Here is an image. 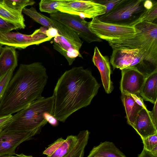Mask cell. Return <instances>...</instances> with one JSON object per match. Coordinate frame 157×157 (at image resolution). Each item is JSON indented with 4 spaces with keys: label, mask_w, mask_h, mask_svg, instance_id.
Segmentation results:
<instances>
[{
    "label": "cell",
    "mask_w": 157,
    "mask_h": 157,
    "mask_svg": "<svg viewBox=\"0 0 157 157\" xmlns=\"http://www.w3.org/2000/svg\"><path fill=\"white\" fill-rule=\"evenodd\" d=\"M100 87L90 69L74 67L65 71L54 89L52 115L65 122L74 112L90 104Z\"/></svg>",
    "instance_id": "obj_1"
},
{
    "label": "cell",
    "mask_w": 157,
    "mask_h": 157,
    "mask_svg": "<svg viewBox=\"0 0 157 157\" xmlns=\"http://www.w3.org/2000/svg\"><path fill=\"white\" fill-rule=\"evenodd\" d=\"M48 79L41 62L21 64L0 102V116L16 113L42 97Z\"/></svg>",
    "instance_id": "obj_2"
},
{
    "label": "cell",
    "mask_w": 157,
    "mask_h": 157,
    "mask_svg": "<svg viewBox=\"0 0 157 157\" xmlns=\"http://www.w3.org/2000/svg\"><path fill=\"white\" fill-rule=\"evenodd\" d=\"M54 101L52 95L47 98L42 97L13 115L11 121L2 129L30 132L35 135L39 134L47 123L44 118V113L52 114Z\"/></svg>",
    "instance_id": "obj_3"
},
{
    "label": "cell",
    "mask_w": 157,
    "mask_h": 157,
    "mask_svg": "<svg viewBox=\"0 0 157 157\" xmlns=\"http://www.w3.org/2000/svg\"><path fill=\"white\" fill-rule=\"evenodd\" d=\"M133 26L139 32L132 38L108 41L112 48L137 49L143 55L144 60L157 67V24L141 22Z\"/></svg>",
    "instance_id": "obj_4"
},
{
    "label": "cell",
    "mask_w": 157,
    "mask_h": 157,
    "mask_svg": "<svg viewBox=\"0 0 157 157\" xmlns=\"http://www.w3.org/2000/svg\"><path fill=\"white\" fill-rule=\"evenodd\" d=\"M50 20L52 27L56 28L58 32L52 40L54 49L66 59L69 65L77 57L83 58L80 52L83 41L78 35L68 27L50 18Z\"/></svg>",
    "instance_id": "obj_5"
},
{
    "label": "cell",
    "mask_w": 157,
    "mask_h": 157,
    "mask_svg": "<svg viewBox=\"0 0 157 157\" xmlns=\"http://www.w3.org/2000/svg\"><path fill=\"white\" fill-rule=\"evenodd\" d=\"M144 2L121 0L110 11L98 17L103 22L132 26L147 10Z\"/></svg>",
    "instance_id": "obj_6"
},
{
    "label": "cell",
    "mask_w": 157,
    "mask_h": 157,
    "mask_svg": "<svg viewBox=\"0 0 157 157\" xmlns=\"http://www.w3.org/2000/svg\"><path fill=\"white\" fill-rule=\"evenodd\" d=\"M112 49L110 61L113 70L133 67L145 78L154 72V67L144 60L138 50L121 48Z\"/></svg>",
    "instance_id": "obj_7"
},
{
    "label": "cell",
    "mask_w": 157,
    "mask_h": 157,
    "mask_svg": "<svg viewBox=\"0 0 157 157\" xmlns=\"http://www.w3.org/2000/svg\"><path fill=\"white\" fill-rule=\"evenodd\" d=\"M88 26L90 30L98 37L108 42L132 38L140 31L135 26L103 22L98 17L88 22Z\"/></svg>",
    "instance_id": "obj_8"
},
{
    "label": "cell",
    "mask_w": 157,
    "mask_h": 157,
    "mask_svg": "<svg viewBox=\"0 0 157 157\" xmlns=\"http://www.w3.org/2000/svg\"><path fill=\"white\" fill-rule=\"evenodd\" d=\"M48 29L41 27L30 35L11 31H0V44L18 49H25L32 45H38L52 39L47 35Z\"/></svg>",
    "instance_id": "obj_9"
},
{
    "label": "cell",
    "mask_w": 157,
    "mask_h": 157,
    "mask_svg": "<svg viewBox=\"0 0 157 157\" xmlns=\"http://www.w3.org/2000/svg\"><path fill=\"white\" fill-rule=\"evenodd\" d=\"M57 9L61 12L78 15L83 19H93L105 14L106 7L94 0H62Z\"/></svg>",
    "instance_id": "obj_10"
},
{
    "label": "cell",
    "mask_w": 157,
    "mask_h": 157,
    "mask_svg": "<svg viewBox=\"0 0 157 157\" xmlns=\"http://www.w3.org/2000/svg\"><path fill=\"white\" fill-rule=\"evenodd\" d=\"M50 18L69 27L80 38L88 43L102 41L90 30L88 22L78 15L58 11L50 14Z\"/></svg>",
    "instance_id": "obj_11"
},
{
    "label": "cell",
    "mask_w": 157,
    "mask_h": 157,
    "mask_svg": "<svg viewBox=\"0 0 157 157\" xmlns=\"http://www.w3.org/2000/svg\"><path fill=\"white\" fill-rule=\"evenodd\" d=\"M35 136L30 132H14L2 129L0 131V156L16 155L17 147Z\"/></svg>",
    "instance_id": "obj_12"
},
{
    "label": "cell",
    "mask_w": 157,
    "mask_h": 157,
    "mask_svg": "<svg viewBox=\"0 0 157 157\" xmlns=\"http://www.w3.org/2000/svg\"><path fill=\"white\" fill-rule=\"evenodd\" d=\"M121 70L120 89L122 94L139 95L145 77L133 67Z\"/></svg>",
    "instance_id": "obj_13"
},
{
    "label": "cell",
    "mask_w": 157,
    "mask_h": 157,
    "mask_svg": "<svg viewBox=\"0 0 157 157\" xmlns=\"http://www.w3.org/2000/svg\"><path fill=\"white\" fill-rule=\"evenodd\" d=\"M92 61L100 72L105 92L108 94L111 93L114 87L111 79L112 71L109 57L103 56L98 47L95 46Z\"/></svg>",
    "instance_id": "obj_14"
},
{
    "label": "cell",
    "mask_w": 157,
    "mask_h": 157,
    "mask_svg": "<svg viewBox=\"0 0 157 157\" xmlns=\"http://www.w3.org/2000/svg\"><path fill=\"white\" fill-rule=\"evenodd\" d=\"M121 99L125 110L127 122L132 127L140 111L146 108L143 99L139 95L122 94Z\"/></svg>",
    "instance_id": "obj_15"
},
{
    "label": "cell",
    "mask_w": 157,
    "mask_h": 157,
    "mask_svg": "<svg viewBox=\"0 0 157 157\" xmlns=\"http://www.w3.org/2000/svg\"><path fill=\"white\" fill-rule=\"evenodd\" d=\"M142 140L157 133V129L151 120L149 111L143 108L139 112L132 127Z\"/></svg>",
    "instance_id": "obj_16"
},
{
    "label": "cell",
    "mask_w": 157,
    "mask_h": 157,
    "mask_svg": "<svg viewBox=\"0 0 157 157\" xmlns=\"http://www.w3.org/2000/svg\"><path fill=\"white\" fill-rule=\"evenodd\" d=\"M15 48L6 45L0 52V75L10 70L14 71L17 66V58Z\"/></svg>",
    "instance_id": "obj_17"
},
{
    "label": "cell",
    "mask_w": 157,
    "mask_h": 157,
    "mask_svg": "<svg viewBox=\"0 0 157 157\" xmlns=\"http://www.w3.org/2000/svg\"><path fill=\"white\" fill-rule=\"evenodd\" d=\"M87 157H126L112 142L106 141L94 147Z\"/></svg>",
    "instance_id": "obj_18"
},
{
    "label": "cell",
    "mask_w": 157,
    "mask_h": 157,
    "mask_svg": "<svg viewBox=\"0 0 157 157\" xmlns=\"http://www.w3.org/2000/svg\"><path fill=\"white\" fill-rule=\"evenodd\" d=\"M140 95L145 101L154 104L157 100V71L146 78Z\"/></svg>",
    "instance_id": "obj_19"
},
{
    "label": "cell",
    "mask_w": 157,
    "mask_h": 157,
    "mask_svg": "<svg viewBox=\"0 0 157 157\" xmlns=\"http://www.w3.org/2000/svg\"><path fill=\"white\" fill-rule=\"evenodd\" d=\"M88 130L80 131L77 135V142L72 149L64 157H83L89 138Z\"/></svg>",
    "instance_id": "obj_20"
},
{
    "label": "cell",
    "mask_w": 157,
    "mask_h": 157,
    "mask_svg": "<svg viewBox=\"0 0 157 157\" xmlns=\"http://www.w3.org/2000/svg\"><path fill=\"white\" fill-rule=\"evenodd\" d=\"M0 17L10 22L25 25L22 13L4 4L3 0H0Z\"/></svg>",
    "instance_id": "obj_21"
},
{
    "label": "cell",
    "mask_w": 157,
    "mask_h": 157,
    "mask_svg": "<svg viewBox=\"0 0 157 157\" xmlns=\"http://www.w3.org/2000/svg\"><path fill=\"white\" fill-rule=\"evenodd\" d=\"M77 141L76 136H68L64 142L51 156L47 157H64L74 147Z\"/></svg>",
    "instance_id": "obj_22"
},
{
    "label": "cell",
    "mask_w": 157,
    "mask_h": 157,
    "mask_svg": "<svg viewBox=\"0 0 157 157\" xmlns=\"http://www.w3.org/2000/svg\"><path fill=\"white\" fill-rule=\"evenodd\" d=\"M22 12L43 25V27L48 29L52 27L50 18L38 12L34 7H32L30 8L25 7L23 10Z\"/></svg>",
    "instance_id": "obj_23"
},
{
    "label": "cell",
    "mask_w": 157,
    "mask_h": 157,
    "mask_svg": "<svg viewBox=\"0 0 157 157\" xmlns=\"http://www.w3.org/2000/svg\"><path fill=\"white\" fill-rule=\"evenodd\" d=\"M62 0H41L39 3V9L41 12L50 14L59 11L57 9Z\"/></svg>",
    "instance_id": "obj_24"
},
{
    "label": "cell",
    "mask_w": 157,
    "mask_h": 157,
    "mask_svg": "<svg viewBox=\"0 0 157 157\" xmlns=\"http://www.w3.org/2000/svg\"><path fill=\"white\" fill-rule=\"evenodd\" d=\"M4 4L9 7L22 13L24 8L28 6H32L36 3L32 0H3Z\"/></svg>",
    "instance_id": "obj_25"
},
{
    "label": "cell",
    "mask_w": 157,
    "mask_h": 157,
    "mask_svg": "<svg viewBox=\"0 0 157 157\" xmlns=\"http://www.w3.org/2000/svg\"><path fill=\"white\" fill-rule=\"evenodd\" d=\"M153 2L152 7L150 9L147 10L141 17L136 21L134 25L141 22L155 23L154 22L155 20H156L157 18V2L153 1Z\"/></svg>",
    "instance_id": "obj_26"
},
{
    "label": "cell",
    "mask_w": 157,
    "mask_h": 157,
    "mask_svg": "<svg viewBox=\"0 0 157 157\" xmlns=\"http://www.w3.org/2000/svg\"><path fill=\"white\" fill-rule=\"evenodd\" d=\"M144 149L157 154V133L142 139Z\"/></svg>",
    "instance_id": "obj_27"
},
{
    "label": "cell",
    "mask_w": 157,
    "mask_h": 157,
    "mask_svg": "<svg viewBox=\"0 0 157 157\" xmlns=\"http://www.w3.org/2000/svg\"><path fill=\"white\" fill-rule=\"evenodd\" d=\"M13 71L10 70L0 75V102L2 99L9 83L12 78Z\"/></svg>",
    "instance_id": "obj_28"
},
{
    "label": "cell",
    "mask_w": 157,
    "mask_h": 157,
    "mask_svg": "<svg viewBox=\"0 0 157 157\" xmlns=\"http://www.w3.org/2000/svg\"><path fill=\"white\" fill-rule=\"evenodd\" d=\"M25 25L9 21L0 17V31L8 32L17 29H24Z\"/></svg>",
    "instance_id": "obj_29"
},
{
    "label": "cell",
    "mask_w": 157,
    "mask_h": 157,
    "mask_svg": "<svg viewBox=\"0 0 157 157\" xmlns=\"http://www.w3.org/2000/svg\"><path fill=\"white\" fill-rule=\"evenodd\" d=\"M65 140L61 137L50 145L43 152L47 156L51 155L64 142Z\"/></svg>",
    "instance_id": "obj_30"
},
{
    "label": "cell",
    "mask_w": 157,
    "mask_h": 157,
    "mask_svg": "<svg viewBox=\"0 0 157 157\" xmlns=\"http://www.w3.org/2000/svg\"><path fill=\"white\" fill-rule=\"evenodd\" d=\"M94 1L105 6V14L110 11L121 0H98Z\"/></svg>",
    "instance_id": "obj_31"
},
{
    "label": "cell",
    "mask_w": 157,
    "mask_h": 157,
    "mask_svg": "<svg viewBox=\"0 0 157 157\" xmlns=\"http://www.w3.org/2000/svg\"><path fill=\"white\" fill-rule=\"evenodd\" d=\"M44 116L47 122L52 126H56L58 125V121L50 113H45Z\"/></svg>",
    "instance_id": "obj_32"
},
{
    "label": "cell",
    "mask_w": 157,
    "mask_h": 157,
    "mask_svg": "<svg viewBox=\"0 0 157 157\" xmlns=\"http://www.w3.org/2000/svg\"><path fill=\"white\" fill-rule=\"evenodd\" d=\"M149 114L155 126L157 128V102L154 104V105L152 111H149Z\"/></svg>",
    "instance_id": "obj_33"
},
{
    "label": "cell",
    "mask_w": 157,
    "mask_h": 157,
    "mask_svg": "<svg viewBox=\"0 0 157 157\" xmlns=\"http://www.w3.org/2000/svg\"><path fill=\"white\" fill-rule=\"evenodd\" d=\"M12 117V115L0 116V128L2 129L3 128L11 121Z\"/></svg>",
    "instance_id": "obj_34"
},
{
    "label": "cell",
    "mask_w": 157,
    "mask_h": 157,
    "mask_svg": "<svg viewBox=\"0 0 157 157\" xmlns=\"http://www.w3.org/2000/svg\"><path fill=\"white\" fill-rule=\"evenodd\" d=\"M47 34L48 36L52 38L58 34V32L56 28L51 27L48 29Z\"/></svg>",
    "instance_id": "obj_35"
},
{
    "label": "cell",
    "mask_w": 157,
    "mask_h": 157,
    "mask_svg": "<svg viewBox=\"0 0 157 157\" xmlns=\"http://www.w3.org/2000/svg\"><path fill=\"white\" fill-rule=\"evenodd\" d=\"M138 157H157V154H155L143 149Z\"/></svg>",
    "instance_id": "obj_36"
},
{
    "label": "cell",
    "mask_w": 157,
    "mask_h": 157,
    "mask_svg": "<svg viewBox=\"0 0 157 157\" xmlns=\"http://www.w3.org/2000/svg\"><path fill=\"white\" fill-rule=\"evenodd\" d=\"M153 1L150 0H144V6L147 10L151 9L153 6Z\"/></svg>",
    "instance_id": "obj_37"
},
{
    "label": "cell",
    "mask_w": 157,
    "mask_h": 157,
    "mask_svg": "<svg viewBox=\"0 0 157 157\" xmlns=\"http://www.w3.org/2000/svg\"><path fill=\"white\" fill-rule=\"evenodd\" d=\"M16 155L17 157H34L31 155H24L23 153H21L20 154H16Z\"/></svg>",
    "instance_id": "obj_38"
},
{
    "label": "cell",
    "mask_w": 157,
    "mask_h": 157,
    "mask_svg": "<svg viewBox=\"0 0 157 157\" xmlns=\"http://www.w3.org/2000/svg\"><path fill=\"white\" fill-rule=\"evenodd\" d=\"M0 157H17L16 155H5L2 156H0Z\"/></svg>",
    "instance_id": "obj_39"
},
{
    "label": "cell",
    "mask_w": 157,
    "mask_h": 157,
    "mask_svg": "<svg viewBox=\"0 0 157 157\" xmlns=\"http://www.w3.org/2000/svg\"><path fill=\"white\" fill-rule=\"evenodd\" d=\"M3 45H2V44H0V52L1 49H2V46Z\"/></svg>",
    "instance_id": "obj_40"
},
{
    "label": "cell",
    "mask_w": 157,
    "mask_h": 157,
    "mask_svg": "<svg viewBox=\"0 0 157 157\" xmlns=\"http://www.w3.org/2000/svg\"><path fill=\"white\" fill-rule=\"evenodd\" d=\"M1 130H2V129L1 128H0V131Z\"/></svg>",
    "instance_id": "obj_41"
}]
</instances>
